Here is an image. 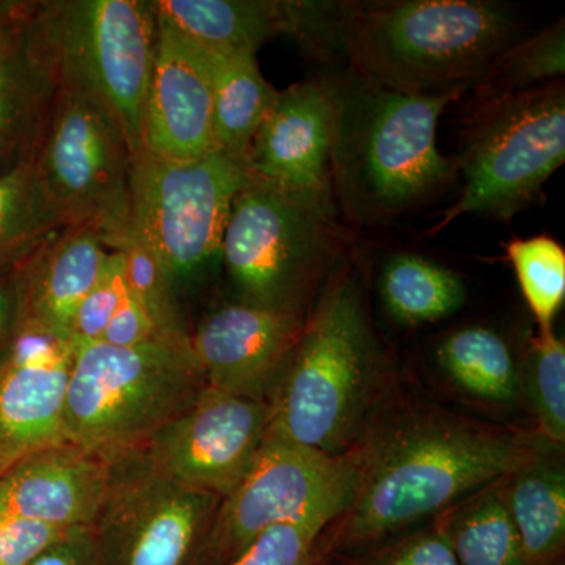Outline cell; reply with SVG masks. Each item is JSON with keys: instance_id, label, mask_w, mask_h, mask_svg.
<instances>
[{"instance_id": "cell-1", "label": "cell", "mask_w": 565, "mask_h": 565, "mask_svg": "<svg viewBox=\"0 0 565 565\" xmlns=\"http://www.w3.org/2000/svg\"><path fill=\"white\" fill-rule=\"evenodd\" d=\"M553 448L537 433L433 405L381 416L348 452L351 498L323 531L319 561L355 555L422 526Z\"/></svg>"}, {"instance_id": "cell-2", "label": "cell", "mask_w": 565, "mask_h": 565, "mask_svg": "<svg viewBox=\"0 0 565 565\" xmlns=\"http://www.w3.org/2000/svg\"><path fill=\"white\" fill-rule=\"evenodd\" d=\"M329 85L332 191L349 222L386 225L455 180L459 167L438 148V122L467 88L408 95L353 73Z\"/></svg>"}, {"instance_id": "cell-3", "label": "cell", "mask_w": 565, "mask_h": 565, "mask_svg": "<svg viewBox=\"0 0 565 565\" xmlns=\"http://www.w3.org/2000/svg\"><path fill=\"white\" fill-rule=\"evenodd\" d=\"M519 18L487 0L340 2V54L356 76L433 95L470 87L516 43Z\"/></svg>"}, {"instance_id": "cell-4", "label": "cell", "mask_w": 565, "mask_h": 565, "mask_svg": "<svg viewBox=\"0 0 565 565\" xmlns=\"http://www.w3.org/2000/svg\"><path fill=\"white\" fill-rule=\"evenodd\" d=\"M381 364L362 292L341 270L307 316L270 397L267 434L330 456L351 451L364 433Z\"/></svg>"}, {"instance_id": "cell-5", "label": "cell", "mask_w": 565, "mask_h": 565, "mask_svg": "<svg viewBox=\"0 0 565 565\" xmlns=\"http://www.w3.org/2000/svg\"><path fill=\"white\" fill-rule=\"evenodd\" d=\"M206 386L191 337L159 334L136 348L76 344L65 441L111 462L143 448Z\"/></svg>"}, {"instance_id": "cell-6", "label": "cell", "mask_w": 565, "mask_h": 565, "mask_svg": "<svg viewBox=\"0 0 565 565\" xmlns=\"http://www.w3.org/2000/svg\"><path fill=\"white\" fill-rule=\"evenodd\" d=\"M343 247L337 214L250 174L234 196L221 264L239 302L308 315Z\"/></svg>"}, {"instance_id": "cell-7", "label": "cell", "mask_w": 565, "mask_h": 565, "mask_svg": "<svg viewBox=\"0 0 565 565\" xmlns=\"http://www.w3.org/2000/svg\"><path fill=\"white\" fill-rule=\"evenodd\" d=\"M29 25L62 87L98 98L118 118L132 156L141 151L158 21L147 0L33 2Z\"/></svg>"}, {"instance_id": "cell-8", "label": "cell", "mask_w": 565, "mask_h": 565, "mask_svg": "<svg viewBox=\"0 0 565 565\" xmlns=\"http://www.w3.org/2000/svg\"><path fill=\"white\" fill-rule=\"evenodd\" d=\"M564 161L563 79L479 99L457 163L462 191L430 233L467 214L511 221L534 203Z\"/></svg>"}, {"instance_id": "cell-9", "label": "cell", "mask_w": 565, "mask_h": 565, "mask_svg": "<svg viewBox=\"0 0 565 565\" xmlns=\"http://www.w3.org/2000/svg\"><path fill=\"white\" fill-rule=\"evenodd\" d=\"M247 162L225 150L172 162L132 156L131 228L154 253L178 296L221 264L223 233Z\"/></svg>"}, {"instance_id": "cell-10", "label": "cell", "mask_w": 565, "mask_h": 565, "mask_svg": "<svg viewBox=\"0 0 565 565\" xmlns=\"http://www.w3.org/2000/svg\"><path fill=\"white\" fill-rule=\"evenodd\" d=\"M33 163L65 225L95 226L117 250L131 228L132 151L114 111L61 85Z\"/></svg>"}, {"instance_id": "cell-11", "label": "cell", "mask_w": 565, "mask_h": 565, "mask_svg": "<svg viewBox=\"0 0 565 565\" xmlns=\"http://www.w3.org/2000/svg\"><path fill=\"white\" fill-rule=\"evenodd\" d=\"M221 503L163 475L141 449L111 460L90 526L98 565H218L214 526Z\"/></svg>"}, {"instance_id": "cell-12", "label": "cell", "mask_w": 565, "mask_h": 565, "mask_svg": "<svg viewBox=\"0 0 565 565\" xmlns=\"http://www.w3.org/2000/svg\"><path fill=\"white\" fill-rule=\"evenodd\" d=\"M353 487L348 452L330 456L267 434L243 481L223 498L214 526L218 565H228L281 523H332Z\"/></svg>"}, {"instance_id": "cell-13", "label": "cell", "mask_w": 565, "mask_h": 565, "mask_svg": "<svg viewBox=\"0 0 565 565\" xmlns=\"http://www.w3.org/2000/svg\"><path fill=\"white\" fill-rule=\"evenodd\" d=\"M270 416L269 401L206 386L141 451L173 481L223 500L252 467L269 433Z\"/></svg>"}, {"instance_id": "cell-14", "label": "cell", "mask_w": 565, "mask_h": 565, "mask_svg": "<svg viewBox=\"0 0 565 565\" xmlns=\"http://www.w3.org/2000/svg\"><path fill=\"white\" fill-rule=\"evenodd\" d=\"M307 316L239 300L210 311L191 330L192 351L206 385L270 403Z\"/></svg>"}, {"instance_id": "cell-15", "label": "cell", "mask_w": 565, "mask_h": 565, "mask_svg": "<svg viewBox=\"0 0 565 565\" xmlns=\"http://www.w3.org/2000/svg\"><path fill=\"white\" fill-rule=\"evenodd\" d=\"M333 98L329 81H303L278 92L247 151L252 177L333 212Z\"/></svg>"}, {"instance_id": "cell-16", "label": "cell", "mask_w": 565, "mask_h": 565, "mask_svg": "<svg viewBox=\"0 0 565 565\" xmlns=\"http://www.w3.org/2000/svg\"><path fill=\"white\" fill-rule=\"evenodd\" d=\"M76 343L20 327L0 362V475L65 441V401Z\"/></svg>"}, {"instance_id": "cell-17", "label": "cell", "mask_w": 565, "mask_h": 565, "mask_svg": "<svg viewBox=\"0 0 565 565\" xmlns=\"http://www.w3.org/2000/svg\"><path fill=\"white\" fill-rule=\"evenodd\" d=\"M156 14V13H154ZM141 151L184 162L218 150L210 71L202 51L158 20Z\"/></svg>"}, {"instance_id": "cell-18", "label": "cell", "mask_w": 565, "mask_h": 565, "mask_svg": "<svg viewBox=\"0 0 565 565\" xmlns=\"http://www.w3.org/2000/svg\"><path fill=\"white\" fill-rule=\"evenodd\" d=\"M110 462L68 441L25 456L0 475V511L41 525L90 527Z\"/></svg>"}, {"instance_id": "cell-19", "label": "cell", "mask_w": 565, "mask_h": 565, "mask_svg": "<svg viewBox=\"0 0 565 565\" xmlns=\"http://www.w3.org/2000/svg\"><path fill=\"white\" fill-rule=\"evenodd\" d=\"M110 252L95 226L70 225L54 234L13 269L20 327L70 338L74 313L102 277Z\"/></svg>"}, {"instance_id": "cell-20", "label": "cell", "mask_w": 565, "mask_h": 565, "mask_svg": "<svg viewBox=\"0 0 565 565\" xmlns=\"http://www.w3.org/2000/svg\"><path fill=\"white\" fill-rule=\"evenodd\" d=\"M28 17L0 58V174L35 159L61 87Z\"/></svg>"}, {"instance_id": "cell-21", "label": "cell", "mask_w": 565, "mask_h": 565, "mask_svg": "<svg viewBox=\"0 0 565 565\" xmlns=\"http://www.w3.org/2000/svg\"><path fill=\"white\" fill-rule=\"evenodd\" d=\"M156 18L203 50L250 52L288 31L285 0H156Z\"/></svg>"}, {"instance_id": "cell-22", "label": "cell", "mask_w": 565, "mask_h": 565, "mask_svg": "<svg viewBox=\"0 0 565 565\" xmlns=\"http://www.w3.org/2000/svg\"><path fill=\"white\" fill-rule=\"evenodd\" d=\"M563 448H553L503 479L525 565L564 561L565 470Z\"/></svg>"}, {"instance_id": "cell-23", "label": "cell", "mask_w": 565, "mask_h": 565, "mask_svg": "<svg viewBox=\"0 0 565 565\" xmlns=\"http://www.w3.org/2000/svg\"><path fill=\"white\" fill-rule=\"evenodd\" d=\"M199 50L210 71L218 150L245 159L253 137L277 99L278 90L264 79L255 54Z\"/></svg>"}, {"instance_id": "cell-24", "label": "cell", "mask_w": 565, "mask_h": 565, "mask_svg": "<svg viewBox=\"0 0 565 565\" xmlns=\"http://www.w3.org/2000/svg\"><path fill=\"white\" fill-rule=\"evenodd\" d=\"M435 359L457 388L482 403L509 405L519 397L522 379L514 352L492 329L470 326L446 334Z\"/></svg>"}, {"instance_id": "cell-25", "label": "cell", "mask_w": 565, "mask_h": 565, "mask_svg": "<svg viewBox=\"0 0 565 565\" xmlns=\"http://www.w3.org/2000/svg\"><path fill=\"white\" fill-rule=\"evenodd\" d=\"M503 479L482 487L440 514L457 565H525L505 504Z\"/></svg>"}, {"instance_id": "cell-26", "label": "cell", "mask_w": 565, "mask_h": 565, "mask_svg": "<svg viewBox=\"0 0 565 565\" xmlns=\"http://www.w3.org/2000/svg\"><path fill=\"white\" fill-rule=\"evenodd\" d=\"M386 311L405 326H424L449 318L463 307L467 286L459 274L414 253H399L382 269Z\"/></svg>"}, {"instance_id": "cell-27", "label": "cell", "mask_w": 565, "mask_h": 565, "mask_svg": "<svg viewBox=\"0 0 565 565\" xmlns=\"http://www.w3.org/2000/svg\"><path fill=\"white\" fill-rule=\"evenodd\" d=\"M65 226L33 161L0 174V275L20 266Z\"/></svg>"}, {"instance_id": "cell-28", "label": "cell", "mask_w": 565, "mask_h": 565, "mask_svg": "<svg viewBox=\"0 0 565 565\" xmlns=\"http://www.w3.org/2000/svg\"><path fill=\"white\" fill-rule=\"evenodd\" d=\"M564 20L512 44L476 82L478 99L511 95L559 81L565 73Z\"/></svg>"}, {"instance_id": "cell-29", "label": "cell", "mask_w": 565, "mask_h": 565, "mask_svg": "<svg viewBox=\"0 0 565 565\" xmlns=\"http://www.w3.org/2000/svg\"><path fill=\"white\" fill-rule=\"evenodd\" d=\"M537 330L553 329L565 300V250L553 237L512 239L503 245Z\"/></svg>"}, {"instance_id": "cell-30", "label": "cell", "mask_w": 565, "mask_h": 565, "mask_svg": "<svg viewBox=\"0 0 565 565\" xmlns=\"http://www.w3.org/2000/svg\"><path fill=\"white\" fill-rule=\"evenodd\" d=\"M525 385L537 433L548 444H565V343L555 330H537L527 345Z\"/></svg>"}, {"instance_id": "cell-31", "label": "cell", "mask_w": 565, "mask_h": 565, "mask_svg": "<svg viewBox=\"0 0 565 565\" xmlns=\"http://www.w3.org/2000/svg\"><path fill=\"white\" fill-rule=\"evenodd\" d=\"M125 256L126 282L162 334L191 337L172 280L137 234L128 232L117 248Z\"/></svg>"}, {"instance_id": "cell-32", "label": "cell", "mask_w": 565, "mask_h": 565, "mask_svg": "<svg viewBox=\"0 0 565 565\" xmlns=\"http://www.w3.org/2000/svg\"><path fill=\"white\" fill-rule=\"evenodd\" d=\"M341 565H457L440 515L384 544L341 556Z\"/></svg>"}, {"instance_id": "cell-33", "label": "cell", "mask_w": 565, "mask_h": 565, "mask_svg": "<svg viewBox=\"0 0 565 565\" xmlns=\"http://www.w3.org/2000/svg\"><path fill=\"white\" fill-rule=\"evenodd\" d=\"M329 523H281L259 534L228 565H318L319 542Z\"/></svg>"}, {"instance_id": "cell-34", "label": "cell", "mask_w": 565, "mask_h": 565, "mask_svg": "<svg viewBox=\"0 0 565 565\" xmlns=\"http://www.w3.org/2000/svg\"><path fill=\"white\" fill-rule=\"evenodd\" d=\"M128 292L125 256L111 250L102 277L92 291L82 300L71 321L70 338L76 344L96 343L102 340L104 329Z\"/></svg>"}, {"instance_id": "cell-35", "label": "cell", "mask_w": 565, "mask_h": 565, "mask_svg": "<svg viewBox=\"0 0 565 565\" xmlns=\"http://www.w3.org/2000/svg\"><path fill=\"white\" fill-rule=\"evenodd\" d=\"M70 531L0 511V565H29Z\"/></svg>"}, {"instance_id": "cell-36", "label": "cell", "mask_w": 565, "mask_h": 565, "mask_svg": "<svg viewBox=\"0 0 565 565\" xmlns=\"http://www.w3.org/2000/svg\"><path fill=\"white\" fill-rule=\"evenodd\" d=\"M159 334L162 333L156 329L150 316L128 289L99 341L115 348H136L154 340Z\"/></svg>"}, {"instance_id": "cell-37", "label": "cell", "mask_w": 565, "mask_h": 565, "mask_svg": "<svg viewBox=\"0 0 565 565\" xmlns=\"http://www.w3.org/2000/svg\"><path fill=\"white\" fill-rule=\"evenodd\" d=\"M29 565H98L90 527L71 530Z\"/></svg>"}, {"instance_id": "cell-38", "label": "cell", "mask_w": 565, "mask_h": 565, "mask_svg": "<svg viewBox=\"0 0 565 565\" xmlns=\"http://www.w3.org/2000/svg\"><path fill=\"white\" fill-rule=\"evenodd\" d=\"M20 330V303L13 270L0 275V362Z\"/></svg>"}, {"instance_id": "cell-39", "label": "cell", "mask_w": 565, "mask_h": 565, "mask_svg": "<svg viewBox=\"0 0 565 565\" xmlns=\"http://www.w3.org/2000/svg\"><path fill=\"white\" fill-rule=\"evenodd\" d=\"M25 17H28V14H25ZM25 17L20 18V20H0V58H2V55L10 50L11 44L17 40L22 21L25 20Z\"/></svg>"}, {"instance_id": "cell-40", "label": "cell", "mask_w": 565, "mask_h": 565, "mask_svg": "<svg viewBox=\"0 0 565 565\" xmlns=\"http://www.w3.org/2000/svg\"><path fill=\"white\" fill-rule=\"evenodd\" d=\"M33 2H18V0H0V20H20L31 10Z\"/></svg>"}, {"instance_id": "cell-41", "label": "cell", "mask_w": 565, "mask_h": 565, "mask_svg": "<svg viewBox=\"0 0 565 565\" xmlns=\"http://www.w3.org/2000/svg\"><path fill=\"white\" fill-rule=\"evenodd\" d=\"M552 565H565V564H564V561H559V563L552 564Z\"/></svg>"}, {"instance_id": "cell-42", "label": "cell", "mask_w": 565, "mask_h": 565, "mask_svg": "<svg viewBox=\"0 0 565 565\" xmlns=\"http://www.w3.org/2000/svg\"><path fill=\"white\" fill-rule=\"evenodd\" d=\"M318 565H321V564H318Z\"/></svg>"}]
</instances>
